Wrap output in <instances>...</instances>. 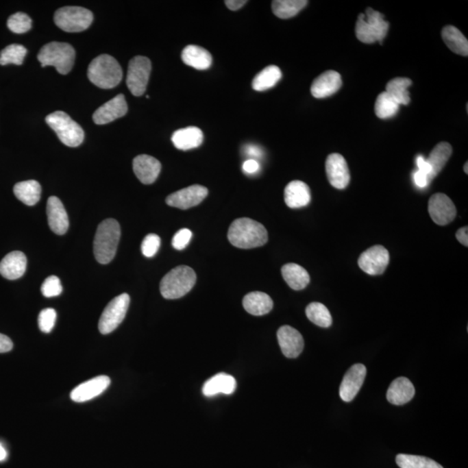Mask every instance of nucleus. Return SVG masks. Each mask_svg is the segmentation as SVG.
I'll list each match as a JSON object with an SVG mask.
<instances>
[{"label": "nucleus", "mask_w": 468, "mask_h": 468, "mask_svg": "<svg viewBox=\"0 0 468 468\" xmlns=\"http://www.w3.org/2000/svg\"><path fill=\"white\" fill-rule=\"evenodd\" d=\"M227 237L235 247L251 249L267 243L268 232L260 222L249 218H241L232 222Z\"/></svg>", "instance_id": "f257e3e1"}, {"label": "nucleus", "mask_w": 468, "mask_h": 468, "mask_svg": "<svg viewBox=\"0 0 468 468\" xmlns=\"http://www.w3.org/2000/svg\"><path fill=\"white\" fill-rule=\"evenodd\" d=\"M121 238V227L114 219H107L98 225L94 238V254L100 264H106L116 256Z\"/></svg>", "instance_id": "f03ea898"}, {"label": "nucleus", "mask_w": 468, "mask_h": 468, "mask_svg": "<svg viewBox=\"0 0 468 468\" xmlns=\"http://www.w3.org/2000/svg\"><path fill=\"white\" fill-rule=\"evenodd\" d=\"M88 77L101 89H112L123 79V70L116 58L103 54L91 62L88 68Z\"/></svg>", "instance_id": "7ed1b4c3"}, {"label": "nucleus", "mask_w": 468, "mask_h": 468, "mask_svg": "<svg viewBox=\"0 0 468 468\" xmlns=\"http://www.w3.org/2000/svg\"><path fill=\"white\" fill-rule=\"evenodd\" d=\"M196 273L191 267L181 266L173 268L160 281V293L166 299H177L185 296L196 283Z\"/></svg>", "instance_id": "20e7f679"}, {"label": "nucleus", "mask_w": 468, "mask_h": 468, "mask_svg": "<svg viewBox=\"0 0 468 468\" xmlns=\"http://www.w3.org/2000/svg\"><path fill=\"white\" fill-rule=\"evenodd\" d=\"M76 51L70 44L51 42L44 45L38 55L42 67L54 66L58 73L67 75L73 67Z\"/></svg>", "instance_id": "39448f33"}, {"label": "nucleus", "mask_w": 468, "mask_h": 468, "mask_svg": "<svg viewBox=\"0 0 468 468\" xmlns=\"http://www.w3.org/2000/svg\"><path fill=\"white\" fill-rule=\"evenodd\" d=\"M389 24L384 21L382 13L375 11L372 8L366 9L365 14L358 16L356 25V35L359 41L365 44L382 40L388 34Z\"/></svg>", "instance_id": "423d86ee"}, {"label": "nucleus", "mask_w": 468, "mask_h": 468, "mask_svg": "<svg viewBox=\"0 0 468 468\" xmlns=\"http://www.w3.org/2000/svg\"><path fill=\"white\" fill-rule=\"evenodd\" d=\"M45 122L57 134L58 139L71 148H76L83 143L84 131L77 123L75 122L68 114L64 111H56L48 114Z\"/></svg>", "instance_id": "0eeeda50"}, {"label": "nucleus", "mask_w": 468, "mask_h": 468, "mask_svg": "<svg viewBox=\"0 0 468 468\" xmlns=\"http://www.w3.org/2000/svg\"><path fill=\"white\" fill-rule=\"evenodd\" d=\"M93 13L79 6H66L58 9L54 15L58 27L66 32H81L87 30L93 24Z\"/></svg>", "instance_id": "6e6552de"}, {"label": "nucleus", "mask_w": 468, "mask_h": 468, "mask_svg": "<svg viewBox=\"0 0 468 468\" xmlns=\"http://www.w3.org/2000/svg\"><path fill=\"white\" fill-rule=\"evenodd\" d=\"M130 297L123 293L111 300L101 314L98 328L103 335L114 332L122 323L129 309Z\"/></svg>", "instance_id": "1a4fd4ad"}, {"label": "nucleus", "mask_w": 468, "mask_h": 468, "mask_svg": "<svg viewBox=\"0 0 468 468\" xmlns=\"http://www.w3.org/2000/svg\"><path fill=\"white\" fill-rule=\"evenodd\" d=\"M151 69V62L148 58L137 56L130 60L126 83L134 96L140 97L145 93Z\"/></svg>", "instance_id": "9d476101"}, {"label": "nucleus", "mask_w": 468, "mask_h": 468, "mask_svg": "<svg viewBox=\"0 0 468 468\" xmlns=\"http://www.w3.org/2000/svg\"><path fill=\"white\" fill-rule=\"evenodd\" d=\"M389 264V253L382 245H374L363 251L358 266L365 273L375 276L384 273Z\"/></svg>", "instance_id": "9b49d317"}, {"label": "nucleus", "mask_w": 468, "mask_h": 468, "mask_svg": "<svg viewBox=\"0 0 468 468\" xmlns=\"http://www.w3.org/2000/svg\"><path fill=\"white\" fill-rule=\"evenodd\" d=\"M208 195V190L205 186L193 185L173 193L166 199V202L170 207L186 210L199 205Z\"/></svg>", "instance_id": "f8f14e48"}, {"label": "nucleus", "mask_w": 468, "mask_h": 468, "mask_svg": "<svg viewBox=\"0 0 468 468\" xmlns=\"http://www.w3.org/2000/svg\"><path fill=\"white\" fill-rule=\"evenodd\" d=\"M428 212L435 224L446 225L456 217V206L447 195L435 194L428 201Z\"/></svg>", "instance_id": "ddd939ff"}, {"label": "nucleus", "mask_w": 468, "mask_h": 468, "mask_svg": "<svg viewBox=\"0 0 468 468\" xmlns=\"http://www.w3.org/2000/svg\"><path fill=\"white\" fill-rule=\"evenodd\" d=\"M325 169L327 177L334 188L345 189L348 186L350 175L345 157L339 153H332L327 157Z\"/></svg>", "instance_id": "4468645a"}, {"label": "nucleus", "mask_w": 468, "mask_h": 468, "mask_svg": "<svg viewBox=\"0 0 468 468\" xmlns=\"http://www.w3.org/2000/svg\"><path fill=\"white\" fill-rule=\"evenodd\" d=\"M367 369L361 363L353 365L346 372L339 388V395L343 402H349L358 394L365 382Z\"/></svg>", "instance_id": "2eb2a0df"}, {"label": "nucleus", "mask_w": 468, "mask_h": 468, "mask_svg": "<svg viewBox=\"0 0 468 468\" xmlns=\"http://www.w3.org/2000/svg\"><path fill=\"white\" fill-rule=\"evenodd\" d=\"M127 112V104L125 97L123 94H119L98 108L93 114V120L97 125H104L125 116Z\"/></svg>", "instance_id": "dca6fc26"}, {"label": "nucleus", "mask_w": 468, "mask_h": 468, "mask_svg": "<svg viewBox=\"0 0 468 468\" xmlns=\"http://www.w3.org/2000/svg\"><path fill=\"white\" fill-rule=\"evenodd\" d=\"M110 385V378L107 375H99L78 385L71 393V400L75 402H84L93 400L103 394Z\"/></svg>", "instance_id": "f3484780"}, {"label": "nucleus", "mask_w": 468, "mask_h": 468, "mask_svg": "<svg viewBox=\"0 0 468 468\" xmlns=\"http://www.w3.org/2000/svg\"><path fill=\"white\" fill-rule=\"evenodd\" d=\"M281 350L288 358H296L302 353L304 342L299 330L289 325L280 327L277 333Z\"/></svg>", "instance_id": "a211bd4d"}, {"label": "nucleus", "mask_w": 468, "mask_h": 468, "mask_svg": "<svg viewBox=\"0 0 468 468\" xmlns=\"http://www.w3.org/2000/svg\"><path fill=\"white\" fill-rule=\"evenodd\" d=\"M134 173L143 184L149 185L156 181L162 165L155 157L148 155L136 156L133 160Z\"/></svg>", "instance_id": "6ab92c4d"}, {"label": "nucleus", "mask_w": 468, "mask_h": 468, "mask_svg": "<svg viewBox=\"0 0 468 468\" xmlns=\"http://www.w3.org/2000/svg\"><path fill=\"white\" fill-rule=\"evenodd\" d=\"M342 86V77L338 72L328 71L323 72L314 80L310 93L316 98H325L338 93Z\"/></svg>", "instance_id": "aec40b11"}, {"label": "nucleus", "mask_w": 468, "mask_h": 468, "mask_svg": "<svg viewBox=\"0 0 468 468\" xmlns=\"http://www.w3.org/2000/svg\"><path fill=\"white\" fill-rule=\"evenodd\" d=\"M48 223L56 234H66L69 228V218L63 203L56 196H51L47 201Z\"/></svg>", "instance_id": "412c9836"}, {"label": "nucleus", "mask_w": 468, "mask_h": 468, "mask_svg": "<svg viewBox=\"0 0 468 468\" xmlns=\"http://www.w3.org/2000/svg\"><path fill=\"white\" fill-rule=\"evenodd\" d=\"M26 264L27 258L22 251H12L0 262V274L6 280H18L25 274Z\"/></svg>", "instance_id": "4be33fe9"}, {"label": "nucleus", "mask_w": 468, "mask_h": 468, "mask_svg": "<svg viewBox=\"0 0 468 468\" xmlns=\"http://www.w3.org/2000/svg\"><path fill=\"white\" fill-rule=\"evenodd\" d=\"M236 380L234 376L219 373L205 382L202 393L207 397H215L219 394L232 395L236 391Z\"/></svg>", "instance_id": "5701e85b"}, {"label": "nucleus", "mask_w": 468, "mask_h": 468, "mask_svg": "<svg viewBox=\"0 0 468 468\" xmlns=\"http://www.w3.org/2000/svg\"><path fill=\"white\" fill-rule=\"evenodd\" d=\"M312 199L310 189L306 183L293 181L284 189V201L290 208L306 207Z\"/></svg>", "instance_id": "b1692460"}, {"label": "nucleus", "mask_w": 468, "mask_h": 468, "mask_svg": "<svg viewBox=\"0 0 468 468\" xmlns=\"http://www.w3.org/2000/svg\"><path fill=\"white\" fill-rule=\"evenodd\" d=\"M203 139L204 135L197 127H188L176 130L171 137L175 148L183 151L198 148L201 145Z\"/></svg>", "instance_id": "393cba45"}, {"label": "nucleus", "mask_w": 468, "mask_h": 468, "mask_svg": "<svg viewBox=\"0 0 468 468\" xmlns=\"http://www.w3.org/2000/svg\"><path fill=\"white\" fill-rule=\"evenodd\" d=\"M413 384L408 378H399L392 382L387 391V400L394 405H404L415 397Z\"/></svg>", "instance_id": "a878e982"}, {"label": "nucleus", "mask_w": 468, "mask_h": 468, "mask_svg": "<svg viewBox=\"0 0 468 468\" xmlns=\"http://www.w3.org/2000/svg\"><path fill=\"white\" fill-rule=\"evenodd\" d=\"M182 58L185 64L199 71L208 70L212 64L210 52L198 45H190L185 47L182 51Z\"/></svg>", "instance_id": "bb28decb"}, {"label": "nucleus", "mask_w": 468, "mask_h": 468, "mask_svg": "<svg viewBox=\"0 0 468 468\" xmlns=\"http://www.w3.org/2000/svg\"><path fill=\"white\" fill-rule=\"evenodd\" d=\"M243 306L251 315L264 316L273 308V301L267 293L254 291L248 293L243 299Z\"/></svg>", "instance_id": "cd10ccee"}, {"label": "nucleus", "mask_w": 468, "mask_h": 468, "mask_svg": "<svg viewBox=\"0 0 468 468\" xmlns=\"http://www.w3.org/2000/svg\"><path fill=\"white\" fill-rule=\"evenodd\" d=\"M284 281L291 289L301 291L310 283V275L302 267L294 263L284 264L281 269Z\"/></svg>", "instance_id": "c85d7f7f"}, {"label": "nucleus", "mask_w": 468, "mask_h": 468, "mask_svg": "<svg viewBox=\"0 0 468 468\" xmlns=\"http://www.w3.org/2000/svg\"><path fill=\"white\" fill-rule=\"evenodd\" d=\"M445 44L454 53L467 57L468 41L460 30L452 25H447L441 32Z\"/></svg>", "instance_id": "c756f323"}, {"label": "nucleus", "mask_w": 468, "mask_h": 468, "mask_svg": "<svg viewBox=\"0 0 468 468\" xmlns=\"http://www.w3.org/2000/svg\"><path fill=\"white\" fill-rule=\"evenodd\" d=\"M41 186L37 181L30 180L17 183L13 188L16 197L27 206H34L40 199Z\"/></svg>", "instance_id": "7c9ffc66"}, {"label": "nucleus", "mask_w": 468, "mask_h": 468, "mask_svg": "<svg viewBox=\"0 0 468 468\" xmlns=\"http://www.w3.org/2000/svg\"><path fill=\"white\" fill-rule=\"evenodd\" d=\"M452 152H453V149L450 144L446 142L437 144L432 150L430 157L426 160L432 169L431 180H433L443 169L451 157Z\"/></svg>", "instance_id": "2f4dec72"}, {"label": "nucleus", "mask_w": 468, "mask_h": 468, "mask_svg": "<svg viewBox=\"0 0 468 468\" xmlns=\"http://www.w3.org/2000/svg\"><path fill=\"white\" fill-rule=\"evenodd\" d=\"M281 77H282V72L280 69L276 65H269L254 78V90L256 91L269 90L279 83Z\"/></svg>", "instance_id": "473e14b6"}, {"label": "nucleus", "mask_w": 468, "mask_h": 468, "mask_svg": "<svg viewBox=\"0 0 468 468\" xmlns=\"http://www.w3.org/2000/svg\"><path fill=\"white\" fill-rule=\"evenodd\" d=\"M412 84L409 78L397 77L389 81L386 85V93L394 99L399 106H407L410 103L408 87Z\"/></svg>", "instance_id": "72a5a7b5"}, {"label": "nucleus", "mask_w": 468, "mask_h": 468, "mask_svg": "<svg viewBox=\"0 0 468 468\" xmlns=\"http://www.w3.org/2000/svg\"><path fill=\"white\" fill-rule=\"evenodd\" d=\"M307 4L306 0H275L271 8L278 18L287 19L296 16Z\"/></svg>", "instance_id": "f704fd0d"}, {"label": "nucleus", "mask_w": 468, "mask_h": 468, "mask_svg": "<svg viewBox=\"0 0 468 468\" xmlns=\"http://www.w3.org/2000/svg\"><path fill=\"white\" fill-rule=\"evenodd\" d=\"M306 313L310 322L322 328H328L332 323V317L325 304L314 302L306 307Z\"/></svg>", "instance_id": "c9c22d12"}, {"label": "nucleus", "mask_w": 468, "mask_h": 468, "mask_svg": "<svg viewBox=\"0 0 468 468\" xmlns=\"http://www.w3.org/2000/svg\"><path fill=\"white\" fill-rule=\"evenodd\" d=\"M399 104L389 95L384 91L376 98L375 112L381 119H391L395 116L399 110Z\"/></svg>", "instance_id": "e433bc0d"}, {"label": "nucleus", "mask_w": 468, "mask_h": 468, "mask_svg": "<svg viewBox=\"0 0 468 468\" xmlns=\"http://www.w3.org/2000/svg\"><path fill=\"white\" fill-rule=\"evenodd\" d=\"M397 463L401 468H443L430 458L411 454H398Z\"/></svg>", "instance_id": "4c0bfd02"}, {"label": "nucleus", "mask_w": 468, "mask_h": 468, "mask_svg": "<svg viewBox=\"0 0 468 468\" xmlns=\"http://www.w3.org/2000/svg\"><path fill=\"white\" fill-rule=\"evenodd\" d=\"M27 50L21 45H11L0 52V65L16 64L21 65Z\"/></svg>", "instance_id": "58836bf2"}, {"label": "nucleus", "mask_w": 468, "mask_h": 468, "mask_svg": "<svg viewBox=\"0 0 468 468\" xmlns=\"http://www.w3.org/2000/svg\"><path fill=\"white\" fill-rule=\"evenodd\" d=\"M32 21L30 17L24 12H17L8 19L9 30L14 34H25L31 30Z\"/></svg>", "instance_id": "ea45409f"}, {"label": "nucleus", "mask_w": 468, "mask_h": 468, "mask_svg": "<svg viewBox=\"0 0 468 468\" xmlns=\"http://www.w3.org/2000/svg\"><path fill=\"white\" fill-rule=\"evenodd\" d=\"M56 320H57V312L54 309L42 310L38 316L39 329L45 333L51 332L54 328Z\"/></svg>", "instance_id": "a19ab883"}, {"label": "nucleus", "mask_w": 468, "mask_h": 468, "mask_svg": "<svg viewBox=\"0 0 468 468\" xmlns=\"http://www.w3.org/2000/svg\"><path fill=\"white\" fill-rule=\"evenodd\" d=\"M42 295L47 297L60 296L63 291L61 281L57 276H50L44 281L41 286Z\"/></svg>", "instance_id": "79ce46f5"}, {"label": "nucleus", "mask_w": 468, "mask_h": 468, "mask_svg": "<svg viewBox=\"0 0 468 468\" xmlns=\"http://www.w3.org/2000/svg\"><path fill=\"white\" fill-rule=\"evenodd\" d=\"M160 245V238L155 234L147 235L143 241L142 251L144 256L152 258L158 251Z\"/></svg>", "instance_id": "37998d69"}, {"label": "nucleus", "mask_w": 468, "mask_h": 468, "mask_svg": "<svg viewBox=\"0 0 468 468\" xmlns=\"http://www.w3.org/2000/svg\"><path fill=\"white\" fill-rule=\"evenodd\" d=\"M192 232L189 229L183 228L176 232L173 238L172 245L176 250H183L188 247L192 238Z\"/></svg>", "instance_id": "c03bdc74"}, {"label": "nucleus", "mask_w": 468, "mask_h": 468, "mask_svg": "<svg viewBox=\"0 0 468 468\" xmlns=\"http://www.w3.org/2000/svg\"><path fill=\"white\" fill-rule=\"evenodd\" d=\"M417 164L418 171H420L421 173H423V175H426L428 179V182H430V183L432 182V169L430 165L428 164L427 160L424 159L423 156H419L417 159Z\"/></svg>", "instance_id": "a18cd8bd"}, {"label": "nucleus", "mask_w": 468, "mask_h": 468, "mask_svg": "<svg viewBox=\"0 0 468 468\" xmlns=\"http://www.w3.org/2000/svg\"><path fill=\"white\" fill-rule=\"evenodd\" d=\"M242 169L247 175H254V173H256L260 170V166L256 160L249 159L245 160L243 166H242Z\"/></svg>", "instance_id": "49530a36"}, {"label": "nucleus", "mask_w": 468, "mask_h": 468, "mask_svg": "<svg viewBox=\"0 0 468 468\" xmlns=\"http://www.w3.org/2000/svg\"><path fill=\"white\" fill-rule=\"evenodd\" d=\"M13 348V343L8 336L0 334V353L11 352Z\"/></svg>", "instance_id": "de8ad7c7"}, {"label": "nucleus", "mask_w": 468, "mask_h": 468, "mask_svg": "<svg viewBox=\"0 0 468 468\" xmlns=\"http://www.w3.org/2000/svg\"><path fill=\"white\" fill-rule=\"evenodd\" d=\"M414 181L415 185L421 188H426V186L430 184V182H428L427 176L423 175V173H421L420 171H418V170L414 173Z\"/></svg>", "instance_id": "09e8293b"}, {"label": "nucleus", "mask_w": 468, "mask_h": 468, "mask_svg": "<svg viewBox=\"0 0 468 468\" xmlns=\"http://www.w3.org/2000/svg\"><path fill=\"white\" fill-rule=\"evenodd\" d=\"M245 153L253 160H255V158H260L262 155H263L262 150L256 145H247L245 147Z\"/></svg>", "instance_id": "8fccbe9b"}, {"label": "nucleus", "mask_w": 468, "mask_h": 468, "mask_svg": "<svg viewBox=\"0 0 468 468\" xmlns=\"http://www.w3.org/2000/svg\"><path fill=\"white\" fill-rule=\"evenodd\" d=\"M456 238L465 247H468V227H463L459 229L456 232Z\"/></svg>", "instance_id": "3c124183"}, {"label": "nucleus", "mask_w": 468, "mask_h": 468, "mask_svg": "<svg viewBox=\"0 0 468 468\" xmlns=\"http://www.w3.org/2000/svg\"><path fill=\"white\" fill-rule=\"evenodd\" d=\"M247 3V0H227V1H225L227 8L232 10V11H237V10L241 9Z\"/></svg>", "instance_id": "603ef678"}, {"label": "nucleus", "mask_w": 468, "mask_h": 468, "mask_svg": "<svg viewBox=\"0 0 468 468\" xmlns=\"http://www.w3.org/2000/svg\"><path fill=\"white\" fill-rule=\"evenodd\" d=\"M8 457V452L1 443H0V461L5 460Z\"/></svg>", "instance_id": "864d4df0"}, {"label": "nucleus", "mask_w": 468, "mask_h": 468, "mask_svg": "<svg viewBox=\"0 0 468 468\" xmlns=\"http://www.w3.org/2000/svg\"><path fill=\"white\" fill-rule=\"evenodd\" d=\"M467 165H468V164H467V162H466V164H465V166H464V171H465V173H467H467H468V171H467Z\"/></svg>", "instance_id": "5fc2aeb1"}]
</instances>
